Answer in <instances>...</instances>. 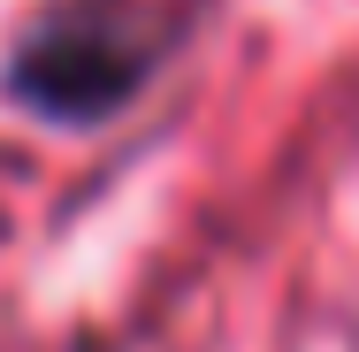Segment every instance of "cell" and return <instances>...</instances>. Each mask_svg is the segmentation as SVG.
I'll list each match as a JSON object with an SVG mask.
<instances>
[{"label": "cell", "mask_w": 359, "mask_h": 352, "mask_svg": "<svg viewBox=\"0 0 359 352\" xmlns=\"http://www.w3.org/2000/svg\"><path fill=\"white\" fill-rule=\"evenodd\" d=\"M207 8L215 0H46L8 46V92L69 131L107 123L176 62Z\"/></svg>", "instance_id": "6da1fadb"}]
</instances>
